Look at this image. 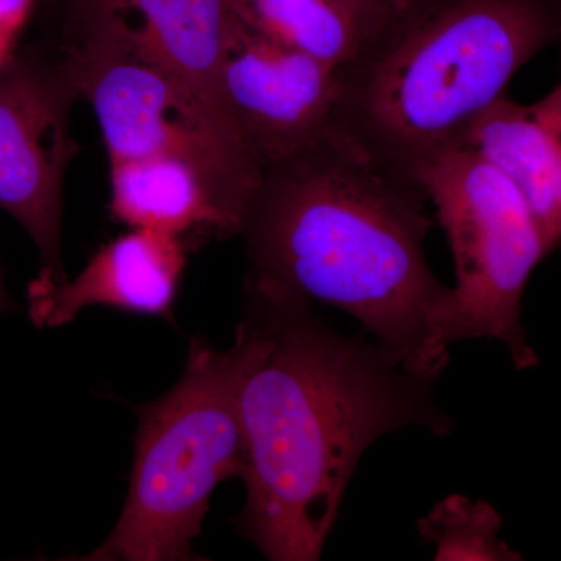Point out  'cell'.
<instances>
[{
	"mask_svg": "<svg viewBox=\"0 0 561 561\" xmlns=\"http://www.w3.org/2000/svg\"><path fill=\"white\" fill-rule=\"evenodd\" d=\"M68 9L61 47L154 62L219 103L217 79L236 24L230 0H68Z\"/></svg>",
	"mask_w": 561,
	"mask_h": 561,
	"instance_id": "cell-9",
	"label": "cell"
},
{
	"mask_svg": "<svg viewBox=\"0 0 561 561\" xmlns=\"http://www.w3.org/2000/svg\"><path fill=\"white\" fill-rule=\"evenodd\" d=\"M335 2L348 9L365 25L370 36L381 27L394 5V0H335Z\"/></svg>",
	"mask_w": 561,
	"mask_h": 561,
	"instance_id": "cell-15",
	"label": "cell"
},
{
	"mask_svg": "<svg viewBox=\"0 0 561 561\" xmlns=\"http://www.w3.org/2000/svg\"><path fill=\"white\" fill-rule=\"evenodd\" d=\"M14 302L11 301L9 291L3 284L2 273H0V313L9 312L13 309Z\"/></svg>",
	"mask_w": 561,
	"mask_h": 561,
	"instance_id": "cell-16",
	"label": "cell"
},
{
	"mask_svg": "<svg viewBox=\"0 0 561 561\" xmlns=\"http://www.w3.org/2000/svg\"><path fill=\"white\" fill-rule=\"evenodd\" d=\"M561 44V0H394L348 66L332 133L373 164L419 184L463 147L535 55Z\"/></svg>",
	"mask_w": 561,
	"mask_h": 561,
	"instance_id": "cell-3",
	"label": "cell"
},
{
	"mask_svg": "<svg viewBox=\"0 0 561 561\" xmlns=\"http://www.w3.org/2000/svg\"><path fill=\"white\" fill-rule=\"evenodd\" d=\"M251 351L245 321L228 351L195 339L179 382L139 409L130 491L110 537L81 560L195 559L210 494L243 478L239 390Z\"/></svg>",
	"mask_w": 561,
	"mask_h": 561,
	"instance_id": "cell-4",
	"label": "cell"
},
{
	"mask_svg": "<svg viewBox=\"0 0 561 561\" xmlns=\"http://www.w3.org/2000/svg\"><path fill=\"white\" fill-rule=\"evenodd\" d=\"M463 147L518 187L556 250L561 243V83L527 105L502 95L474 122Z\"/></svg>",
	"mask_w": 561,
	"mask_h": 561,
	"instance_id": "cell-11",
	"label": "cell"
},
{
	"mask_svg": "<svg viewBox=\"0 0 561 561\" xmlns=\"http://www.w3.org/2000/svg\"><path fill=\"white\" fill-rule=\"evenodd\" d=\"M58 55L94 110L110 161L187 162L208 184L230 236L239 234L264 169L219 103L154 62L92 46L61 47Z\"/></svg>",
	"mask_w": 561,
	"mask_h": 561,
	"instance_id": "cell-6",
	"label": "cell"
},
{
	"mask_svg": "<svg viewBox=\"0 0 561 561\" xmlns=\"http://www.w3.org/2000/svg\"><path fill=\"white\" fill-rule=\"evenodd\" d=\"M251 351L239 390L245 507L239 529L268 560L316 561L365 451L421 427L448 435L437 379L409 371L365 335H343L312 305L249 287Z\"/></svg>",
	"mask_w": 561,
	"mask_h": 561,
	"instance_id": "cell-1",
	"label": "cell"
},
{
	"mask_svg": "<svg viewBox=\"0 0 561 561\" xmlns=\"http://www.w3.org/2000/svg\"><path fill=\"white\" fill-rule=\"evenodd\" d=\"M230 7L243 27L339 68L348 66L370 36L335 0H230Z\"/></svg>",
	"mask_w": 561,
	"mask_h": 561,
	"instance_id": "cell-13",
	"label": "cell"
},
{
	"mask_svg": "<svg viewBox=\"0 0 561 561\" xmlns=\"http://www.w3.org/2000/svg\"><path fill=\"white\" fill-rule=\"evenodd\" d=\"M110 191L111 214L127 227L183 239L197 230L230 236L202 173L176 158L110 161Z\"/></svg>",
	"mask_w": 561,
	"mask_h": 561,
	"instance_id": "cell-12",
	"label": "cell"
},
{
	"mask_svg": "<svg viewBox=\"0 0 561 561\" xmlns=\"http://www.w3.org/2000/svg\"><path fill=\"white\" fill-rule=\"evenodd\" d=\"M186 267V245L179 236L138 230L103 245L87 267L60 286L28 287V316L38 328L69 323L91 306L169 316Z\"/></svg>",
	"mask_w": 561,
	"mask_h": 561,
	"instance_id": "cell-10",
	"label": "cell"
},
{
	"mask_svg": "<svg viewBox=\"0 0 561 561\" xmlns=\"http://www.w3.org/2000/svg\"><path fill=\"white\" fill-rule=\"evenodd\" d=\"M79 99L58 54L32 47L0 65V209L38 249L43 271L33 283L39 286L68 279L61 260L62 192L79 151L70 131Z\"/></svg>",
	"mask_w": 561,
	"mask_h": 561,
	"instance_id": "cell-7",
	"label": "cell"
},
{
	"mask_svg": "<svg viewBox=\"0 0 561 561\" xmlns=\"http://www.w3.org/2000/svg\"><path fill=\"white\" fill-rule=\"evenodd\" d=\"M451 247L456 284L443 321L446 346L493 339L516 370L538 365L522 321L527 283L549 253L518 187L468 147L446 151L416 176Z\"/></svg>",
	"mask_w": 561,
	"mask_h": 561,
	"instance_id": "cell-5",
	"label": "cell"
},
{
	"mask_svg": "<svg viewBox=\"0 0 561 561\" xmlns=\"http://www.w3.org/2000/svg\"><path fill=\"white\" fill-rule=\"evenodd\" d=\"M341 91L342 68L273 43L236 21L217 99L262 169L327 139Z\"/></svg>",
	"mask_w": 561,
	"mask_h": 561,
	"instance_id": "cell-8",
	"label": "cell"
},
{
	"mask_svg": "<svg viewBox=\"0 0 561 561\" xmlns=\"http://www.w3.org/2000/svg\"><path fill=\"white\" fill-rule=\"evenodd\" d=\"M501 527V515L493 505L461 494L445 497L419 523L421 538L435 548V560H523L522 553L502 540Z\"/></svg>",
	"mask_w": 561,
	"mask_h": 561,
	"instance_id": "cell-14",
	"label": "cell"
},
{
	"mask_svg": "<svg viewBox=\"0 0 561 561\" xmlns=\"http://www.w3.org/2000/svg\"><path fill=\"white\" fill-rule=\"evenodd\" d=\"M426 192L331 133L267 165L243 213L249 287L348 313L415 375L449 364L451 287L431 271Z\"/></svg>",
	"mask_w": 561,
	"mask_h": 561,
	"instance_id": "cell-2",
	"label": "cell"
}]
</instances>
